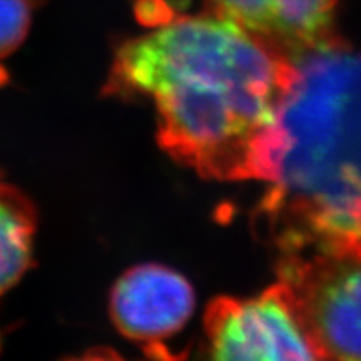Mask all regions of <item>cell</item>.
Returning <instances> with one entry per match:
<instances>
[{"mask_svg": "<svg viewBox=\"0 0 361 361\" xmlns=\"http://www.w3.org/2000/svg\"><path fill=\"white\" fill-rule=\"evenodd\" d=\"M293 62L283 154L255 213L283 255L361 234V52L338 40Z\"/></svg>", "mask_w": 361, "mask_h": 361, "instance_id": "cell-2", "label": "cell"}, {"mask_svg": "<svg viewBox=\"0 0 361 361\" xmlns=\"http://www.w3.org/2000/svg\"><path fill=\"white\" fill-rule=\"evenodd\" d=\"M204 329L216 360H318L281 283L252 300L216 298Z\"/></svg>", "mask_w": 361, "mask_h": 361, "instance_id": "cell-4", "label": "cell"}, {"mask_svg": "<svg viewBox=\"0 0 361 361\" xmlns=\"http://www.w3.org/2000/svg\"><path fill=\"white\" fill-rule=\"evenodd\" d=\"M295 74V62L229 22L176 16L121 44L104 94L152 99L161 147L202 178L271 183Z\"/></svg>", "mask_w": 361, "mask_h": 361, "instance_id": "cell-1", "label": "cell"}, {"mask_svg": "<svg viewBox=\"0 0 361 361\" xmlns=\"http://www.w3.org/2000/svg\"><path fill=\"white\" fill-rule=\"evenodd\" d=\"M34 0H0V59L20 47L30 29Z\"/></svg>", "mask_w": 361, "mask_h": 361, "instance_id": "cell-8", "label": "cell"}, {"mask_svg": "<svg viewBox=\"0 0 361 361\" xmlns=\"http://www.w3.org/2000/svg\"><path fill=\"white\" fill-rule=\"evenodd\" d=\"M194 311L191 284L161 264H142L126 271L111 291L109 314L129 340L159 350L161 343L186 326Z\"/></svg>", "mask_w": 361, "mask_h": 361, "instance_id": "cell-5", "label": "cell"}, {"mask_svg": "<svg viewBox=\"0 0 361 361\" xmlns=\"http://www.w3.org/2000/svg\"><path fill=\"white\" fill-rule=\"evenodd\" d=\"M35 211L19 189L0 184V296L32 264Z\"/></svg>", "mask_w": 361, "mask_h": 361, "instance_id": "cell-7", "label": "cell"}, {"mask_svg": "<svg viewBox=\"0 0 361 361\" xmlns=\"http://www.w3.org/2000/svg\"><path fill=\"white\" fill-rule=\"evenodd\" d=\"M318 360H361V234H333L278 264Z\"/></svg>", "mask_w": 361, "mask_h": 361, "instance_id": "cell-3", "label": "cell"}, {"mask_svg": "<svg viewBox=\"0 0 361 361\" xmlns=\"http://www.w3.org/2000/svg\"><path fill=\"white\" fill-rule=\"evenodd\" d=\"M135 16L144 25L154 29L176 17V12L166 0H137Z\"/></svg>", "mask_w": 361, "mask_h": 361, "instance_id": "cell-9", "label": "cell"}, {"mask_svg": "<svg viewBox=\"0 0 361 361\" xmlns=\"http://www.w3.org/2000/svg\"><path fill=\"white\" fill-rule=\"evenodd\" d=\"M207 13L239 27L269 51L295 59L338 42V0H204Z\"/></svg>", "mask_w": 361, "mask_h": 361, "instance_id": "cell-6", "label": "cell"}]
</instances>
